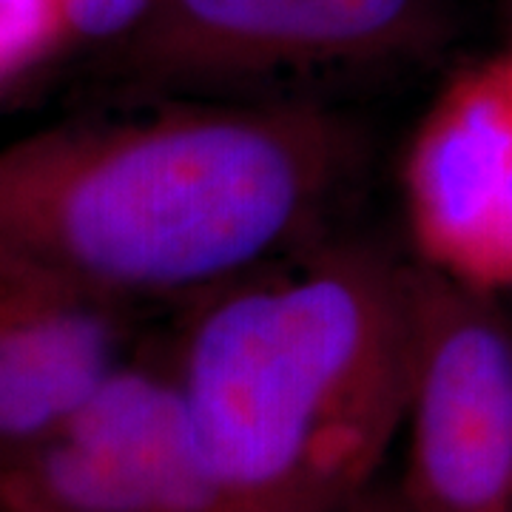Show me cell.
I'll use <instances>...</instances> for the list:
<instances>
[{"label":"cell","mask_w":512,"mask_h":512,"mask_svg":"<svg viewBox=\"0 0 512 512\" xmlns=\"http://www.w3.org/2000/svg\"><path fill=\"white\" fill-rule=\"evenodd\" d=\"M205 296L171 370L231 512L348 507L404 430L416 262L336 239Z\"/></svg>","instance_id":"cell-2"},{"label":"cell","mask_w":512,"mask_h":512,"mask_svg":"<svg viewBox=\"0 0 512 512\" xmlns=\"http://www.w3.org/2000/svg\"><path fill=\"white\" fill-rule=\"evenodd\" d=\"M0 512H231L171 365L117 367L49 433L0 447Z\"/></svg>","instance_id":"cell-4"},{"label":"cell","mask_w":512,"mask_h":512,"mask_svg":"<svg viewBox=\"0 0 512 512\" xmlns=\"http://www.w3.org/2000/svg\"><path fill=\"white\" fill-rule=\"evenodd\" d=\"M316 103H188L0 157V262L123 302L205 293L322 225L365 165Z\"/></svg>","instance_id":"cell-1"},{"label":"cell","mask_w":512,"mask_h":512,"mask_svg":"<svg viewBox=\"0 0 512 512\" xmlns=\"http://www.w3.org/2000/svg\"><path fill=\"white\" fill-rule=\"evenodd\" d=\"M117 302L0 262V447L49 433L120 367Z\"/></svg>","instance_id":"cell-7"},{"label":"cell","mask_w":512,"mask_h":512,"mask_svg":"<svg viewBox=\"0 0 512 512\" xmlns=\"http://www.w3.org/2000/svg\"><path fill=\"white\" fill-rule=\"evenodd\" d=\"M416 262V370L396 487L413 512H512V311Z\"/></svg>","instance_id":"cell-3"},{"label":"cell","mask_w":512,"mask_h":512,"mask_svg":"<svg viewBox=\"0 0 512 512\" xmlns=\"http://www.w3.org/2000/svg\"><path fill=\"white\" fill-rule=\"evenodd\" d=\"M441 32V0H154L126 57L143 86L197 92L416 55Z\"/></svg>","instance_id":"cell-5"},{"label":"cell","mask_w":512,"mask_h":512,"mask_svg":"<svg viewBox=\"0 0 512 512\" xmlns=\"http://www.w3.org/2000/svg\"><path fill=\"white\" fill-rule=\"evenodd\" d=\"M339 512H413L410 504L404 501L396 484H373L370 490L359 495L356 501H350L348 507Z\"/></svg>","instance_id":"cell-10"},{"label":"cell","mask_w":512,"mask_h":512,"mask_svg":"<svg viewBox=\"0 0 512 512\" xmlns=\"http://www.w3.org/2000/svg\"><path fill=\"white\" fill-rule=\"evenodd\" d=\"M63 32V0H0V80L35 63Z\"/></svg>","instance_id":"cell-8"},{"label":"cell","mask_w":512,"mask_h":512,"mask_svg":"<svg viewBox=\"0 0 512 512\" xmlns=\"http://www.w3.org/2000/svg\"><path fill=\"white\" fill-rule=\"evenodd\" d=\"M402 183L413 259L478 291H512V57L444 86L413 134Z\"/></svg>","instance_id":"cell-6"},{"label":"cell","mask_w":512,"mask_h":512,"mask_svg":"<svg viewBox=\"0 0 512 512\" xmlns=\"http://www.w3.org/2000/svg\"><path fill=\"white\" fill-rule=\"evenodd\" d=\"M154 0H63L66 32L86 40L128 35L146 18Z\"/></svg>","instance_id":"cell-9"}]
</instances>
